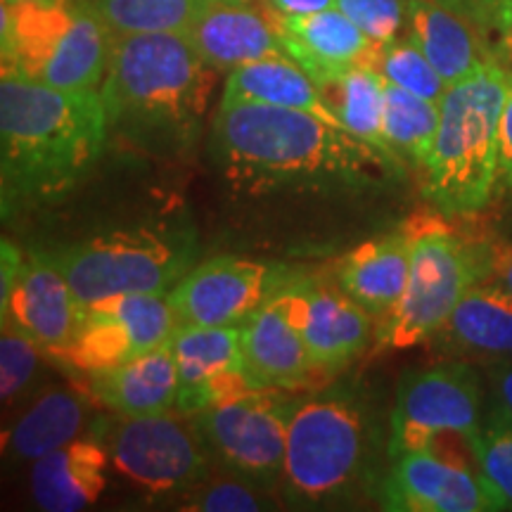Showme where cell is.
<instances>
[{
	"instance_id": "cell-1",
	"label": "cell",
	"mask_w": 512,
	"mask_h": 512,
	"mask_svg": "<svg viewBox=\"0 0 512 512\" xmlns=\"http://www.w3.org/2000/svg\"><path fill=\"white\" fill-rule=\"evenodd\" d=\"M211 147L223 176L252 192L373 185L396 166L318 114L254 102H219Z\"/></svg>"
},
{
	"instance_id": "cell-2",
	"label": "cell",
	"mask_w": 512,
	"mask_h": 512,
	"mask_svg": "<svg viewBox=\"0 0 512 512\" xmlns=\"http://www.w3.org/2000/svg\"><path fill=\"white\" fill-rule=\"evenodd\" d=\"M110 136L100 91H64L17 74L0 79L3 209L62 197L86 178Z\"/></svg>"
},
{
	"instance_id": "cell-3",
	"label": "cell",
	"mask_w": 512,
	"mask_h": 512,
	"mask_svg": "<svg viewBox=\"0 0 512 512\" xmlns=\"http://www.w3.org/2000/svg\"><path fill=\"white\" fill-rule=\"evenodd\" d=\"M214 76L188 34L117 36L100 86L110 133L140 145H183L207 110Z\"/></svg>"
},
{
	"instance_id": "cell-4",
	"label": "cell",
	"mask_w": 512,
	"mask_h": 512,
	"mask_svg": "<svg viewBox=\"0 0 512 512\" xmlns=\"http://www.w3.org/2000/svg\"><path fill=\"white\" fill-rule=\"evenodd\" d=\"M512 91V72L489 60L441 98L439 131L422 195L439 214L465 216L491 200L498 181V126Z\"/></svg>"
},
{
	"instance_id": "cell-5",
	"label": "cell",
	"mask_w": 512,
	"mask_h": 512,
	"mask_svg": "<svg viewBox=\"0 0 512 512\" xmlns=\"http://www.w3.org/2000/svg\"><path fill=\"white\" fill-rule=\"evenodd\" d=\"M117 34L83 0H24L0 8L3 74L100 91Z\"/></svg>"
},
{
	"instance_id": "cell-6",
	"label": "cell",
	"mask_w": 512,
	"mask_h": 512,
	"mask_svg": "<svg viewBox=\"0 0 512 512\" xmlns=\"http://www.w3.org/2000/svg\"><path fill=\"white\" fill-rule=\"evenodd\" d=\"M444 216L418 214L406 223L411 275L399 306L377 328V349H408L434 337L463 294L494 273V245L465 238Z\"/></svg>"
},
{
	"instance_id": "cell-7",
	"label": "cell",
	"mask_w": 512,
	"mask_h": 512,
	"mask_svg": "<svg viewBox=\"0 0 512 512\" xmlns=\"http://www.w3.org/2000/svg\"><path fill=\"white\" fill-rule=\"evenodd\" d=\"M368 446V422L351 396L320 394L297 401L287 425V496L306 505L347 496L366 470Z\"/></svg>"
},
{
	"instance_id": "cell-8",
	"label": "cell",
	"mask_w": 512,
	"mask_h": 512,
	"mask_svg": "<svg viewBox=\"0 0 512 512\" xmlns=\"http://www.w3.org/2000/svg\"><path fill=\"white\" fill-rule=\"evenodd\" d=\"M83 306L121 294L171 292L192 266L188 238L164 228H124L53 252Z\"/></svg>"
},
{
	"instance_id": "cell-9",
	"label": "cell",
	"mask_w": 512,
	"mask_h": 512,
	"mask_svg": "<svg viewBox=\"0 0 512 512\" xmlns=\"http://www.w3.org/2000/svg\"><path fill=\"white\" fill-rule=\"evenodd\" d=\"M292 406L280 389L252 387L190 415V420L230 475L264 489L283 482Z\"/></svg>"
},
{
	"instance_id": "cell-10",
	"label": "cell",
	"mask_w": 512,
	"mask_h": 512,
	"mask_svg": "<svg viewBox=\"0 0 512 512\" xmlns=\"http://www.w3.org/2000/svg\"><path fill=\"white\" fill-rule=\"evenodd\" d=\"M110 453L112 465L128 482L147 491L195 489L211 477V456L207 441L197 432L195 422L174 413L117 415L107 430H95Z\"/></svg>"
},
{
	"instance_id": "cell-11",
	"label": "cell",
	"mask_w": 512,
	"mask_h": 512,
	"mask_svg": "<svg viewBox=\"0 0 512 512\" xmlns=\"http://www.w3.org/2000/svg\"><path fill=\"white\" fill-rule=\"evenodd\" d=\"M482 427V384L463 361H448L403 375L392 413L389 453L432 451L441 434L465 441Z\"/></svg>"
},
{
	"instance_id": "cell-12",
	"label": "cell",
	"mask_w": 512,
	"mask_h": 512,
	"mask_svg": "<svg viewBox=\"0 0 512 512\" xmlns=\"http://www.w3.org/2000/svg\"><path fill=\"white\" fill-rule=\"evenodd\" d=\"M176 328L169 292L121 294L86 306L76 337L55 356L81 375L98 373L164 347Z\"/></svg>"
},
{
	"instance_id": "cell-13",
	"label": "cell",
	"mask_w": 512,
	"mask_h": 512,
	"mask_svg": "<svg viewBox=\"0 0 512 512\" xmlns=\"http://www.w3.org/2000/svg\"><path fill=\"white\" fill-rule=\"evenodd\" d=\"M242 356L252 387L294 389L313 380L304 339L302 287L273 290L252 316L240 323Z\"/></svg>"
},
{
	"instance_id": "cell-14",
	"label": "cell",
	"mask_w": 512,
	"mask_h": 512,
	"mask_svg": "<svg viewBox=\"0 0 512 512\" xmlns=\"http://www.w3.org/2000/svg\"><path fill=\"white\" fill-rule=\"evenodd\" d=\"M271 268L240 256H216L190 268L171 287L178 328L240 325L271 294Z\"/></svg>"
},
{
	"instance_id": "cell-15",
	"label": "cell",
	"mask_w": 512,
	"mask_h": 512,
	"mask_svg": "<svg viewBox=\"0 0 512 512\" xmlns=\"http://www.w3.org/2000/svg\"><path fill=\"white\" fill-rule=\"evenodd\" d=\"M171 351L178 370L176 411L185 418L252 389L242 356L240 325L176 328Z\"/></svg>"
},
{
	"instance_id": "cell-16",
	"label": "cell",
	"mask_w": 512,
	"mask_h": 512,
	"mask_svg": "<svg viewBox=\"0 0 512 512\" xmlns=\"http://www.w3.org/2000/svg\"><path fill=\"white\" fill-rule=\"evenodd\" d=\"M0 313L3 323L10 320L38 347L55 356L76 337L86 306L76 299L74 287L53 252H31L24 256L8 304Z\"/></svg>"
},
{
	"instance_id": "cell-17",
	"label": "cell",
	"mask_w": 512,
	"mask_h": 512,
	"mask_svg": "<svg viewBox=\"0 0 512 512\" xmlns=\"http://www.w3.org/2000/svg\"><path fill=\"white\" fill-rule=\"evenodd\" d=\"M382 503L399 512L494 510L479 475L434 451H411L396 458L382 484Z\"/></svg>"
},
{
	"instance_id": "cell-18",
	"label": "cell",
	"mask_w": 512,
	"mask_h": 512,
	"mask_svg": "<svg viewBox=\"0 0 512 512\" xmlns=\"http://www.w3.org/2000/svg\"><path fill=\"white\" fill-rule=\"evenodd\" d=\"M273 22L287 57L316 83L356 64H377L382 46L363 34L342 10L330 8L311 15L273 12Z\"/></svg>"
},
{
	"instance_id": "cell-19",
	"label": "cell",
	"mask_w": 512,
	"mask_h": 512,
	"mask_svg": "<svg viewBox=\"0 0 512 512\" xmlns=\"http://www.w3.org/2000/svg\"><path fill=\"white\" fill-rule=\"evenodd\" d=\"M299 287L304 302V339L313 373H337L361 356L377 335L370 320L373 316L339 285L304 280Z\"/></svg>"
},
{
	"instance_id": "cell-20",
	"label": "cell",
	"mask_w": 512,
	"mask_h": 512,
	"mask_svg": "<svg viewBox=\"0 0 512 512\" xmlns=\"http://www.w3.org/2000/svg\"><path fill=\"white\" fill-rule=\"evenodd\" d=\"M188 36L202 60L216 72H233L242 64L287 55L273 12L268 17L261 15L249 0H209Z\"/></svg>"
},
{
	"instance_id": "cell-21",
	"label": "cell",
	"mask_w": 512,
	"mask_h": 512,
	"mask_svg": "<svg viewBox=\"0 0 512 512\" xmlns=\"http://www.w3.org/2000/svg\"><path fill=\"white\" fill-rule=\"evenodd\" d=\"M413 245L406 226L392 235L363 242L337 266V285L380 323L392 316L406 292Z\"/></svg>"
},
{
	"instance_id": "cell-22",
	"label": "cell",
	"mask_w": 512,
	"mask_h": 512,
	"mask_svg": "<svg viewBox=\"0 0 512 512\" xmlns=\"http://www.w3.org/2000/svg\"><path fill=\"white\" fill-rule=\"evenodd\" d=\"M88 394L117 415L176 411L178 370L171 342L121 366L88 373Z\"/></svg>"
},
{
	"instance_id": "cell-23",
	"label": "cell",
	"mask_w": 512,
	"mask_h": 512,
	"mask_svg": "<svg viewBox=\"0 0 512 512\" xmlns=\"http://www.w3.org/2000/svg\"><path fill=\"white\" fill-rule=\"evenodd\" d=\"M110 453L98 437L74 439L34 460L31 494L41 510L76 512L98 501L107 486Z\"/></svg>"
},
{
	"instance_id": "cell-24",
	"label": "cell",
	"mask_w": 512,
	"mask_h": 512,
	"mask_svg": "<svg viewBox=\"0 0 512 512\" xmlns=\"http://www.w3.org/2000/svg\"><path fill=\"white\" fill-rule=\"evenodd\" d=\"M408 36L448 86L494 60L484 43V31L439 0H408Z\"/></svg>"
},
{
	"instance_id": "cell-25",
	"label": "cell",
	"mask_w": 512,
	"mask_h": 512,
	"mask_svg": "<svg viewBox=\"0 0 512 512\" xmlns=\"http://www.w3.org/2000/svg\"><path fill=\"white\" fill-rule=\"evenodd\" d=\"M437 335L465 356L512 358V292L496 275L463 294Z\"/></svg>"
},
{
	"instance_id": "cell-26",
	"label": "cell",
	"mask_w": 512,
	"mask_h": 512,
	"mask_svg": "<svg viewBox=\"0 0 512 512\" xmlns=\"http://www.w3.org/2000/svg\"><path fill=\"white\" fill-rule=\"evenodd\" d=\"M221 102L223 105L254 102V105L304 110L328 119L330 124L342 126L330 112V107L325 105L316 81L287 55L266 57V60L242 64V67L228 72Z\"/></svg>"
},
{
	"instance_id": "cell-27",
	"label": "cell",
	"mask_w": 512,
	"mask_h": 512,
	"mask_svg": "<svg viewBox=\"0 0 512 512\" xmlns=\"http://www.w3.org/2000/svg\"><path fill=\"white\" fill-rule=\"evenodd\" d=\"M88 427V403L74 392H46L5 432V448L12 458L34 460L72 444Z\"/></svg>"
},
{
	"instance_id": "cell-28",
	"label": "cell",
	"mask_w": 512,
	"mask_h": 512,
	"mask_svg": "<svg viewBox=\"0 0 512 512\" xmlns=\"http://www.w3.org/2000/svg\"><path fill=\"white\" fill-rule=\"evenodd\" d=\"M325 105L335 114L344 131L380 150L394 162L384 143V86L387 79L375 67L356 64L316 83ZM396 164V162H394Z\"/></svg>"
},
{
	"instance_id": "cell-29",
	"label": "cell",
	"mask_w": 512,
	"mask_h": 512,
	"mask_svg": "<svg viewBox=\"0 0 512 512\" xmlns=\"http://www.w3.org/2000/svg\"><path fill=\"white\" fill-rule=\"evenodd\" d=\"M439 102L420 98L387 81L384 86V143L394 162L425 166L439 131Z\"/></svg>"
},
{
	"instance_id": "cell-30",
	"label": "cell",
	"mask_w": 512,
	"mask_h": 512,
	"mask_svg": "<svg viewBox=\"0 0 512 512\" xmlns=\"http://www.w3.org/2000/svg\"><path fill=\"white\" fill-rule=\"evenodd\" d=\"M117 36L188 34L209 0H83Z\"/></svg>"
},
{
	"instance_id": "cell-31",
	"label": "cell",
	"mask_w": 512,
	"mask_h": 512,
	"mask_svg": "<svg viewBox=\"0 0 512 512\" xmlns=\"http://www.w3.org/2000/svg\"><path fill=\"white\" fill-rule=\"evenodd\" d=\"M494 510H512V420L491 408L489 418L467 439Z\"/></svg>"
},
{
	"instance_id": "cell-32",
	"label": "cell",
	"mask_w": 512,
	"mask_h": 512,
	"mask_svg": "<svg viewBox=\"0 0 512 512\" xmlns=\"http://www.w3.org/2000/svg\"><path fill=\"white\" fill-rule=\"evenodd\" d=\"M375 69L389 83L420 95V98L441 102L448 91V83L441 79V74L432 67V62L427 60L411 36L384 43L377 55Z\"/></svg>"
},
{
	"instance_id": "cell-33",
	"label": "cell",
	"mask_w": 512,
	"mask_h": 512,
	"mask_svg": "<svg viewBox=\"0 0 512 512\" xmlns=\"http://www.w3.org/2000/svg\"><path fill=\"white\" fill-rule=\"evenodd\" d=\"M38 351H43L10 320L3 323V335H0V396L8 406L24 392L38 366Z\"/></svg>"
},
{
	"instance_id": "cell-34",
	"label": "cell",
	"mask_w": 512,
	"mask_h": 512,
	"mask_svg": "<svg viewBox=\"0 0 512 512\" xmlns=\"http://www.w3.org/2000/svg\"><path fill=\"white\" fill-rule=\"evenodd\" d=\"M259 484L245 477H228L219 482H202L185 498L183 510L200 512H256L264 510V496L256 489Z\"/></svg>"
},
{
	"instance_id": "cell-35",
	"label": "cell",
	"mask_w": 512,
	"mask_h": 512,
	"mask_svg": "<svg viewBox=\"0 0 512 512\" xmlns=\"http://www.w3.org/2000/svg\"><path fill=\"white\" fill-rule=\"evenodd\" d=\"M337 10L380 46L408 27V0H337Z\"/></svg>"
},
{
	"instance_id": "cell-36",
	"label": "cell",
	"mask_w": 512,
	"mask_h": 512,
	"mask_svg": "<svg viewBox=\"0 0 512 512\" xmlns=\"http://www.w3.org/2000/svg\"><path fill=\"white\" fill-rule=\"evenodd\" d=\"M448 10L458 12L467 22L475 24L484 34L498 29V17H501L503 0H439Z\"/></svg>"
},
{
	"instance_id": "cell-37",
	"label": "cell",
	"mask_w": 512,
	"mask_h": 512,
	"mask_svg": "<svg viewBox=\"0 0 512 512\" xmlns=\"http://www.w3.org/2000/svg\"><path fill=\"white\" fill-rule=\"evenodd\" d=\"M498 178L512 188V91L505 100L498 126Z\"/></svg>"
},
{
	"instance_id": "cell-38",
	"label": "cell",
	"mask_w": 512,
	"mask_h": 512,
	"mask_svg": "<svg viewBox=\"0 0 512 512\" xmlns=\"http://www.w3.org/2000/svg\"><path fill=\"white\" fill-rule=\"evenodd\" d=\"M22 264H24L22 252H19L12 242L3 240V245H0V266H3V278H0V309L8 304L10 290L12 285H15Z\"/></svg>"
},
{
	"instance_id": "cell-39",
	"label": "cell",
	"mask_w": 512,
	"mask_h": 512,
	"mask_svg": "<svg viewBox=\"0 0 512 512\" xmlns=\"http://www.w3.org/2000/svg\"><path fill=\"white\" fill-rule=\"evenodd\" d=\"M275 15H311V12L337 8V0H266Z\"/></svg>"
},
{
	"instance_id": "cell-40",
	"label": "cell",
	"mask_w": 512,
	"mask_h": 512,
	"mask_svg": "<svg viewBox=\"0 0 512 512\" xmlns=\"http://www.w3.org/2000/svg\"><path fill=\"white\" fill-rule=\"evenodd\" d=\"M494 411L512 420V366H503L494 373Z\"/></svg>"
},
{
	"instance_id": "cell-41",
	"label": "cell",
	"mask_w": 512,
	"mask_h": 512,
	"mask_svg": "<svg viewBox=\"0 0 512 512\" xmlns=\"http://www.w3.org/2000/svg\"><path fill=\"white\" fill-rule=\"evenodd\" d=\"M498 280H503L512 292V245L508 242H496L494 245V273Z\"/></svg>"
},
{
	"instance_id": "cell-42",
	"label": "cell",
	"mask_w": 512,
	"mask_h": 512,
	"mask_svg": "<svg viewBox=\"0 0 512 512\" xmlns=\"http://www.w3.org/2000/svg\"><path fill=\"white\" fill-rule=\"evenodd\" d=\"M503 36H508L512 31V0H503L501 8V17H498V29Z\"/></svg>"
},
{
	"instance_id": "cell-43",
	"label": "cell",
	"mask_w": 512,
	"mask_h": 512,
	"mask_svg": "<svg viewBox=\"0 0 512 512\" xmlns=\"http://www.w3.org/2000/svg\"><path fill=\"white\" fill-rule=\"evenodd\" d=\"M5 3H24V0H5Z\"/></svg>"
},
{
	"instance_id": "cell-44",
	"label": "cell",
	"mask_w": 512,
	"mask_h": 512,
	"mask_svg": "<svg viewBox=\"0 0 512 512\" xmlns=\"http://www.w3.org/2000/svg\"><path fill=\"white\" fill-rule=\"evenodd\" d=\"M505 38H510V43H512V31H510V34H508V36H505Z\"/></svg>"
}]
</instances>
